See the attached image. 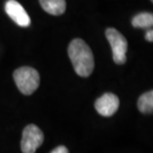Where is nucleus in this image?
Returning <instances> with one entry per match:
<instances>
[{"label":"nucleus","mask_w":153,"mask_h":153,"mask_svg":"<svg viewBox=\"0 0 153 153\" xmlns=\"http://www.w3.org/2000/svg\"><path fill=\"white\" fill-rule=\"evenodd\" d=\"M131 23L135 28H150L153 25V15L149 12H141L132 18Z\"/></svg>","instance_id":"8"},{"label":"nucleus","mask_w":153,"mask_h":153,"mask_svg":"<svg viewBox=\"0 0 153 153\" xmlns=\"http://www.w3.org/2000/svg\"><path fill=\"white\" fill-rule=\"evenodd\" d=\"M145 39H146V41H148V42H152L153 41V31L151 29L148 30V31L146 32Z\"/></svg>","instance_id":"11"},{"label":"nucleus","mask_w":153,"mask_h":153,"mask_svg":"<svg viewBox=\"0 0 153 153\" xmlns=\"http://www.w3.org/2000/svg\"><path fill=\"white\" fill-rule=\"evenodd\" d=\"M13 79L18 90L25 96H30L39 88V73L31 67H21L13 73Z\"/></svg>","instance_id":"2"},{"label":"nucleus","mask_w":153,"mask_h":153,"mask_svg":"<svg viewBox=\"0 0 153 153\" xmlns=\"http://www.w3.org/2000/svg\"><path fill=\"white\" fill-rule=\"evenodd\" d=\"M94 108L100 115L108 117L117 111L119 108V100L115 94L106 93L97 100Z\"/></svg>","instance_id":"6"},{"label":"nucleus","mask_w":153,"mask_h":153,"mask_svg":"<svg viewBox=\"0 0 153 153\" xmlns=\"http://www.w3.org/2000/svg\"><path fill=\"white\" fill-rule=\"evenodd\" d=\"M68 55L76 75L91 76L94 69V59L90 46L82 39H74L68 47Z\"/></svg>","instance_id":"1"},{"label":"nucleus","mask_w":153,"mask_h":153,"mask_svg":"<svg viewBox=\"0 0 153 153\" xmlns=\"http://www.w3.org/2000/svg\"><path fill=\"white\" fill-rule=\"evenodd\" d=\"M137 108L143 114H151L153 111V91H149L141 94L138 99Z\"/></svg>","instance_id":"9"},{"label":"nucleus","mask_w":153,"mask_h":153,"mask_svg":"<svg viewBox=\"0 0 153 153\" xmlns=\"http://www.w3.org/2000/svg\"><path fill=\"white\" fill-rule=\"evenodd\" d=\"M105 36L112 49V59L117 65H123L126 62L127 40L114 28H108L105 31Z\"/></svg>","instance_id":"3"},{"label":"nucleus","mask_w":153,"mask_h":153,"mask_svg":"<svg viewBox=\"0 0 153 153\" xmlns=\"http://www.w3.org/2000/svg\"><path fill=\"white\" fill-rule=\"evenodd\" d=\"M39 2L47 13L54 16L64 14L67 8L66 0H39Z\"/></svg>","instance_id":"7"},{"label":"nucleus","mask_w":153,"mask_h":153,"mask_svg":"<svg viewBox=\"0 0 153 153\" xmlns=\"http://www.w3.org/2000/svg\"><path fill=\"white\" fill-rule=\"evenodd\" d=\"M44 141V134L35 124H29L24 128L21 139V150L23 153H35Z\"/></svg>","instance_id":"4"},{"label":"nucleus","mask_w":153,"mask_h":153,"mask_svg":"<svg viewBox=\"0 0 153 153\" xmlns=\"http://www.w3.org/2000/svg\"><path fill=\"white\" fill-rule=\"evenodd\" d=\"M51 153H69V150L65 146L61 145V146H58L57 148H55Z\"/></svg>","instance_id":"10"},{"label":"nucleus","mask_w":153,"mask_h":153,"mask_svg":"<svg viewBox=\"0 0 153 153\" xmlns=\"http://www.w3.org/2000/svg\"><path fill=\"white\" fill-rule=\"evenodd\" d=\"M150 1H151V2H153V0H150Z\"/></svg>","instance_id":"12"},{"label":"nucleus","mask_w":153,"mask_h":153,"mask_svg":"<svg viewBox=\"0 0 153 153\" xmlns=\"http://www.w3.org/2000/svg\"><path fill=\"white\" fill-rule=\"evenodd\" d=\"M5 12L18 26L28 27L31 24V19L28 13L16 0H8L5 3Z\"/></svg>","instance_id":"5"}]
</instances>
